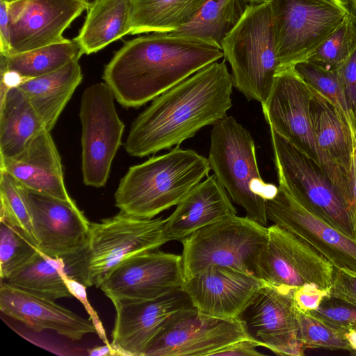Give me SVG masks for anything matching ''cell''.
Returning a JSON list of instances; mask_svg holds the SVG:
<instances>
[{"mask_svg": "<svg viewBox=\"0 0 356 356\" xmlns=\"http://www.w3.org/2000/svg\"><path fill=\"white\" fill-rule=\"evenodd\" d=\"M184 282L181 255L155 249L123 260L99 289L111 302L145 300L182 288Z\"/></svg>", "mask_w": 356, "mask_h": 356, "instance_id": "5bb4252c", "label": "cell"}, {"mask_svg": "<svg viewBox=\"0 0 356 356\" xmlns=\"http://www.w3.org/2000/svg\"><path fill=\"white\" fill-rule=\"evenodd\" d=\"M84 3L87 8V10L90 8L92 6L95 5L97 3L100 1L101 0H76Z\"/></svg>", "mask_w": 356, "mask_h": 356, "instance_id": "c3c4849f", "label": "cell"}, {"mask_svg": "<svg viewBox=\"0 0 356 356\" xmlns=\"http://www.w3.org/2000/svg\"><path fill=\"white\" fill-rule=\"evenodd\" d=\"M293 67L311 88L334 106L356 142V120L335 70L326 69L309 60L298 62Z\"/></svg>", "mask_w": 356, "mask_h": 356, "instance_id": "1f68e13d", "label": "cell"}, {"mask_svg": "<svg viewBox=\"0 0 356 356\" xmlns=\"http://www.w3.org/2000/svg\"><path fill=\"white\" fill-rule=\"evenodd\" d=\"M252 338L239 318L207 315L192 307L175 314L144 356H213L221 349Z\"/></svg>", "mask_w": 356, "mask_h": 356, "instance_id": "4fadbf2b", "label": "cell"}, {"mask_svg": "<svg viewBox=\"0 0 356 356\" xmlns=\"http://www.w3.org/2000/svg\"><path fill=\"white\" fill-rule=\"evenodd\" d=\"M248 4L245 0H205L188 23L172 32L199 38L220 46Z\"/></svg>", "mask_w": 356, "mask_h": 356, "instance_id": "4dcf8cb0", "label": "cell"}, {"mask_svg": "<svg viewBox=\"0 0 356 356\" xmlns=\"http://www.w3.org/2000/svg\"><path fill=\"white\" fill-rule=\"evenodd\" d=\"M266 283L229 267L211 266L184 282L182 289L200 312L219 318H239Z\"/></svg>", "mask_w": 356, "mask_h": 356, "instance_id": "ffe728a7", "label": "cell"}, {"mask_svg": "<svg viewBox=\"0 0 356 356\" xmlns=\"http://www.w3.org/2000/svg\"><path fill=\"white\" fill-rule=\"evenodd\" d=\"M114 95L106 83L91 85L83 92L81 122V170L85 185L104 187L122 144L124 124L118 116Z\"/></svg>", "mask_w": 356, "mask_h": 356, "instance_id": "8fae6325", "label": "cell"}, {"mask_svg": "<svg viewBox=\"0 0 356 356\" xmlns=\"http://www.w3.org/2000/svg\"><path fill=\"white\" fill-rule=\"evenodd\" d=\"M234 87L225 60L214 62L166 90L132 122L127 154L144 157L193 137L227 116Z\"/></svg>", "mask_w": 356, "mask_h": 356, "instance_id": "6da1fadb", "label": "cell"}, {"mask_svg": "<svg viewBox=\"0 0 356 356\" xmlns=\"http://www.w3.org/2000/svg\"><path fill=\"white\" fill-rule=\"evenodd\" d=\"M44 122L17 86L0 91V159L22 153L43 130Z\"/></svg>", "mask_w": 356, "mask_h": 356, "instance_id": "cb8c5ba5", "label": "cell"}, {"mask_svg": "<svg viewBox=\"0 0 356 356\" xmlns=\"http://www.w3.org/2000/svg\"><path fill=\"white\" fill-rule=\"evenodd\" d=\"M220 46L234 86L248 100L263 104L280 70L269 1L249 3Z\"/></svg>", "mask_w": 356, "mask_h": 356, "instance_id": "8992f818", "label": "cell"}, {"mask_svg": "<svg viewBox=\"0 0 356 356\" xmlns=\"http://www.w3.org/2000/svg\"><path fill=\"white\" fill-rule=\"evenodd\" d=\"M352 355L356 356V352L350 353Z\"/></svg>", "mask_w": 356, "mask_h": 356, "instance_id": "816d5d0a", "label": "cell"}, {"mask_svg": "<svg viewBox=\"0 0 356 356\" xmlns=\"http://www.w3.org/2000/svg\"><path fill=\"white\" fill-rule=\"evenodd\" d=\"M312 90L293 67L280 70L261 104L269 127L315 161L339 190L346 204L351 197V175L327 157L316 143L310 116Z\"/></svg>", "mask_w": 356, "mask_h": 356, "instance_id": "52a82bcc", "label": "cell"}, {"mask_svg": "<svg viewBox=\"0 0 356 356\" xmlns=\"http://www.w3.org/2000/svg\"><path fill=\"white\" fill-rule=\"evenodd\" d=\"M330 290L322 289L312 284H306L294 289L293 300L296 307L303 312L316 309Z\"/></svg>", "mask_w": 356, "mask_h": 356, "instance_id": "f35d334b", "label": "cell"}, {"mask_svg": "<svg viewBox=\"0 0 356 356\" xmlns=\"http://www.w3.org/2000/svg\"><path fill=\"white\" fill-rule=\"evenodd\" d=\"M83 54L82 47L74 38L22 53L0 54L1 88L53 72L79 60Z\"/></svg>", "mask_w": 356, "mask_h": 356, "instance_id": "484cf974", "label": "cell"}, {"mask_svg": "<svg viewBox=\"0 0 356 356\" xmlns=\"http://www.w3.org/2000/svg\"><path fill=\"white\" fill-rule=\"evenodd\" d=\"M260 346L263 347L258 341L252 338L245 339L221 349L213 356H263L264 354L257 350Z\"/></svg>", "mask_w": 356, "mask_h": 356, "instance_id": "b9f144b4", "label": "cell"}, {"mask_svg": "<svg viewBox=\"0 0 356 356\" xmlns=\"http://www.w3.org/2000/svg\"><path fill=\"white\" fill-rule=\"evenodd\" d=\"M131 35L172 32L188 23L205 0H131Z\"/></svg>", "mask_w": 356, "mask_h": 356, "instance_id": "f1b7e54d", "label": "cell"}, {"mask_svg": "<svg viewBox=\"0 0 356 356\" xmlns=\"http://www.w3.org/2000/svg\"><path fill=\"white\" fill-rule=\"evenodd\" d=\"M82 79L79 60H75L53 72L15 85L25 92L47 130L51 131Z\"/></svg>", "mask_w": 356, "mask_h": 356, "instance_id": "d4e9b609", "label": "cell"}, {"mask_svg": "<svg viewBox=\"0 0 356 356\" xmlns=\"http://www.w3.org/2000/svg\"><path fill=\"white\" fill-rule=\"evenodd\" d=\"M8 284L50 301L72 298L63 277L60 260L53 259L40 250L8 279Z\"/></svg>", "mask_w": 356, "mask_h": 356, "instance_id": "f546056e", "label": "cell"}, {"mask_svg": "<svg viewBox=\"0 0 356 356\" xmlns=\"http://www.w3.org/2000/svg\"><path fill=\"white\" fill-rule=\"evenodd\" d=\"M0 200V218L17 224L34 239L30 211L22 184L10 174L1 169Z\"/></svg>", "mask_w": 356, "mask_h": 356, "instance_id": "e575fe53", "label": "cell"}, {"mask_svg": "<svg viewBox=\"0 0 356 356\" xmlns=\"http://www.w3.org/2000/svg\"><path fill=\"white\" fill-rule=\"evenodd\" d=\"M346 6L349 16L356 22V0H341Z\"/></svg>", "mask_w": 356, "mask_h": 356, "instance_id": "bcb514c9", "label": "cell"}, {"mask_svg": "<svg viewBox=\"0 0 356 356\" xmlns=\"http://www.w3.org/2000/svg\"><path fill=\"white\" fill-rule=\"evenodd\" d=\"M266 213L268 219L307 242L336 268L356 273V239L307 208L282 185L268 201Z\"/></svg>", "mask_w": 356, "mask_h": 356, "instance_id": "9a60e30c", "label": "cell"}, {"mask_svg": "<svg viewBox=\"0 0 356 356\" xmlns=\"http://www.w3.org/2000/svg\"><path fill=\"white\" fill-rule=\"evenodd\" d=\"M335 71L356 120V49Z\"/></svg>", "mask_w": 356, "mask_h": 356, "instance_id": "74e56055", "label": "cell"}, {"mask_svg": "<svg viewBox=\"0 0 356 356\" xmlns=\"http://www.w3.org/2000/svg\"><path fill=\"white\" fill-rule=\"evenodd\" d=\"M211 132L208 161L211 170L246 216L266 226V206L278 186L261 178L250 133L234 117L226 116Z\"/></svg>", "mask_w": 356, "mask_h": 356, "instance_id": "5b68a950", "label": "cell"}, {"mask_svg": "<svg viewBox=\"0 0 356 356\" xmlns=\"http://www.w3.org/2000/svg\"><path fill=\"white\" fill-rule=\"evenodd\" d=\"M270 132L279 184L307 208L356 239L344 200L327 173L270 127Z\"/></svg>", "mask_w": 356, "mask_h": 356, "instance_id": "9c48e42d", "label": "cell"}, {"mask_svg": "<svg viewBox=\"0 0 356 356\" xmlns=\"http://www.w3.org/2000/svg\"><path fill=\"white\" fill-rule=\"evenodd\" d=\"M294 289L266 284L239 316L252 339L280 355L302 356L305 349L298 339Z\"/></svg>", "mask_w": 356, "mask_h": 356, "instance_id": "2e32d148", "label": "cell"}, {"mask_svg": "<svg viewBox=\"0 0 356 356\" xmlns=\"http://www.w3.org/2000/svg\"><path fill=\"white\" fill-rule=\"evenodd\" d=\"M330 293L356 303V273L335 268Z\"/></svg>", "mask_w": 356, "mask_h": 356, "instance_id": "60d3db41", "label": "cell"}, {"mask_svg": "<svg viewBox=\"0 0 356 356\" xmlns=\"http://www.w3.org/2000/svg\"><path fill=\"white\" fill-rule=\"evenodd\" d=\"M39 251L35 240L19 225L0 218V275L6 280Z\"/></svg>", "mask_w": 356, "mask_h": 356, "instance_id": "d6a6232c", "label": "cell"}, {"mask_svg": "<svg viewBox=\"0 0 356 356\" xmlns=\"http://www.w3.org/2000/svg\"><path fill=\"white\" fill-rule=\"evenodd\" d=\"M356 49V22L349 16L304 60L334 70Z\"/></svg>", "mask_w": 356, "mask_h": 356, "instance_id": "836d02e7", "label": "cell"}, {"mask_svg": "<svg viewBox=\"0 0 356 356\" xmlns=\"http://www.w3.org/2000/svg\"><path fill=\"white\" fill-rule=\"evenodd\" d=\"M210 170L208 159L177 147L130 167L114 194L115 205L128 215L153 218L179 203Z\"/></svg>", "mask_w": 356, "mask_h": 356, "instance_id": "3957f363", "label": "cell"}, {"mask_svg": "<svg viewBox=\"0 0 356 356\" xmlns=\"http://www.w3.org/2000/svg\"><path fill=\"white\" fill-rule=\"evenodd\" d=\"M309 313L343 335L356 330V303L330 293L316 309Z\"/></svg>", "mask_w": 356, "mask_h": 356, "instance_id": "8d00e7d4", "label": "cell"}, {"mask_svg": "<svg viewBox=\"0 0 356 356\" xmlns=\"http://www.w3.org/2000/svg\"><path fill=\"white\" fill-rule=\"evenodd\" d=\"M165 219L168 240L181 241L194 232L237 215L228 193L213 174L197 184Z\"/></svg>", "mask_w": 356, "mask_h": 356, "instance_id": "603a6c76", "label": "cell"}, {"mask_svg": "<svg viewBox=\"0 0 356 356\" xmlns=\"http://www.w3.org/2000/svg\"><path fill=\"white\" fill-rule=\"evenodd\" d=\"M63 277L73 297L77 298L84 306L86 310L90 316V318L92 321L96 328L97 334L100 339L104 343V344L111 345L108 340L107 339L106 332L101 320L88 300L86 291V287L75 280L67 276L63 273Z\"/></svg>", "mask_w": 356, "mask_h": 356, "instance_id": "ab89813d", "label": "cell"}, {"mask_svg": "<svg viewBox=\"0 0 356 356\" xmlns=\"http://www.w3.org/2000/svg\"><path fill=\"white\" fill-rule=\"evenodd\" d=\"M344 337L348 341L352 349L350 353L356 352V330H351L344 334Z\"/></svg>", "mask_w": 356, "mask_h": 356, "instance_id": "7dc6e473", "label": "cell"}, {"mask_svg": "<svg viewBox=\"0 0 356 356\" xmlns=\"http://www.w3.org/2000/svg\"><path fill=\"white\" fill-rule=\"evenodd\" d=\"M334 271L333 264L307 242L277 224L268 227L257 273L266 284L291 289L312 284L330 290Z\"/></svg>", "mask_w": 356, "mask_h": 356, "instance_id": "7c38bea8", "label": "cell"}, {"mask_svg": "<svg viewBox=\"0 0 356 356\" xmlns=\"http://www.w3.org/2000/svg\"><path fill=\"white\" fill-rule=\"evenodd\" d=\"M88 354L90 356H113L118 355L116 350L111 345L105 344L103 346L95 347L87 350Z\"/></svg>", "mask_w": 356, "mask_h": 356, "instance_id": "f6af8a7d", "label": "cell"}, {"mask_svg": "<svg viewBox=\"0 0 356 356\" xmlns=\"http://www.w3.org/2000/svg\"><path fill=\"white\" fill-rule=\"evenodd\" d=\"M10 53L8 3L0 0V54Z\"/></svg>", "mask_w": 356, "mask_h": 356, "instance_id": "7bdbcfd3", "label": "cell"}, {"mask_svg": "<svg viewBox=\"0 0 356 356\" xmlns=\"http://www.w3.org/2000/svg\"><path fill=\"white\" fill-rule=\"evenodd\" d=\"M309 111L315 139L321 151L351 175L355 140L334 106L313 90Z\"/></svg>", "mask_w": 356, "mask_h": 356, "instance_id": "83f0119b", "label": "cell"}, {"mask_svg": "<svg viewBox=\"0 0 356 356\" xmlns=\"http://www.w3.org/2000/svg\"><path fill=\"white\" fill-rule=\"evenodd\" d=\"M88 10L85 22L75 38L85 54L97 52L131 33V0H101Z\"/></svg>", "mask_w": 356, "mask_h": 356, "instance_id": "4316f807", "label": "cell"}, {"mask_svg": "<svg viewBox=\"0 0 356 356\" xmlns=\"http://www.w3.org/2000/svg\"><path fill=\"white\" fill-rule=\"evenodd\" d=\"M0 309L35 332L49 330L72 341L96 333L90 318H84L55 302L35 296L3 280L0 285Z\"/></svg>", "mask_w": 356, "mask_h": 356, "instance_id": "44dd1931", "label": "cell"}, {"mask_svg": "<svg viewBox=\"0 0 356 356\" xmlns=\"http://www.w3.org/2000/svg\"><path fill=\"white\" fill-rule=\"evenodd\" d=\"M352 177V192L350 202L348 207V214L350 216L353 225L355 236L356 238V143L354 144L353 161L351 170Z\"/></svg>", "mask_w": 356, "mask_h": 356, "instance_id": "ee69618b", "label": "cell"}, {"mask_svg": "<svg viewBox=\"0 0 356 356\" xmlns=\"http://www.w3.org/2000/svg\"><path fill=\"white\" fill-rule=\"evenodd\" d=\"M269 3L280 70L305 60L348 15L341 0H270Z\"/></svg>", "mask_w": 356, "mask_h": 356, "instance_id": "30bf717a", "label": "cell"}, {"mask_svg": "<svg viewBox=\"0 0 356 356\" xmlns=\"http://www.w3.org/2000/svg\"><path fill=\"white\" fill-rule=\"evenodd\" d=\"M297 313L298 339L305 348L352 351L350 344L342 333L317 319L309 312H303L297 309Z\"/></svg>", "mask_w": 356, "mask_h": 356, "instance_id": "d590c367", "label": "cell"}, {"mask_svg": "<svg viewBox=\"0 0 356 356\" xmlns=\"http://www.w3.org/2000/svg\"><path fill=\"white\" fill-rule=\"evenodd\" d=\"M165 223L162 218H142L121 211L90 222L84 246L60 260L63 271L86 287L99 288L123 260L168 242Z\"/></svg>", "mask_w": 356, "mask_h": 356, "instance_id": "277c9868", "label": "cell"}, {"mask_svg": "<svg viewBox=\"0 0 356 356\" xmlns=\"http://www.w3.org/2000/svg\"><path fill=\"white\" fill-rule=\"evenodd\" d=\"M22 186L38 250L57 260L80 250L86 243L90 222L76 203Z\"/></svg>", "mask_w": 356, "mask_h": 356, "instance_id": "e0dca14e", "label": "cell"}, {"mask_svg": "<svg viewBox=\"0 0 356 356\" xmlns=\"http://www.w3.org/2000/svg\"><path fill=\"white\" fill-rule=\"evenodd\" d=\"M0 169L30 189L75 202L67 193L61 159L51 133L47 129L33 138L19 155L0 159Z\"/></svg>", "mask_w": 356, "mask_h": 356, "instance_id": "7402d4cb", "label": "cell"}, {"mask_svg": "<svg viewBox=\"0 0 356 356\" xmlns=\"http://www.w3.org/2000/svg\"><path fill=\"white\" fill-rule=\"evenodd\" d=\"M1 1H6L7 3H10V2H13V1H17V0H1Z\"/></svg>", "mask_w": 356, "mask_h": 356, "instance_id": "f907efd6", "label": "cell"}, {"mask_svg": "<svg viewBox=\"0 0 356 356\" xmlns=\"http://www.w3.org/2000/svg\"><path fill=\"white\" fill-rule=\"evenodd\" d=\"M223 56L214 42L173 32L152 33L127 41L102 78L120 105L138 108Z\"/></svg>", "mask_w": 356, "mask_h": 356, "instance_id": "7a4b0ae2", "label": "cell"}, {"mask_svg": "<svg viewBox=\"0 0 356 356\" xmlns=\"http://www.w3.org/2000/svg\"><path fill=\"white\" fill-rule=\"evenodd\" d=\"M86 9L84 3L76 0H17L8 3L9 54L65 40V30Z\"/></svg>", "mask_w": 356, "mask_h": 356, "instance_id": "d6986e66", "label": "cell"}, {"mask_svg": "<svg viewBox=\"0 0 356 356\" xmlns=\"http://www.w3.org/2000/svg\"><path fill=\"white\" fill-rule=\"evenodd\" d=\"M268 227L245 216L228 217L182 239L184 281L211 266L229 267L257 277V263Z\"/></svg>", "mask_w": 356, "mask_h": 356, "instance_id": "ba28073f", "label": "cell"}, {"mask_svg": "<svg viewBox=\"0 0 356 356\" xmlns=\"http://www.w3.org/2000/svg\"><path fill=\"white\" fill-rule=\"evenodd\" d=\"M115 318L111 346L118 355L144 356L165 325L177 312L193 303L182 288L157 298L112 302Z\"/></svg>", "mask_w": 356, "mask_h": 356, "instance_id": "ac0fdd59", "label": "cell"}, {"mask_svg": "<svg viewBox=\"0 0 356 356\" xmlns=\"http://www.w3.org/2000/svg\"><path fill=\"white\" fill-rule=\"evenodd\" d=\"M248 3H260L264 2H268L270 0H245ZM334 1V0H329Z\"/></svg>", "mask_w": 356, "mask_h": 356, "instance_id": "681fc988", "label": "cell"}]
</instances>
